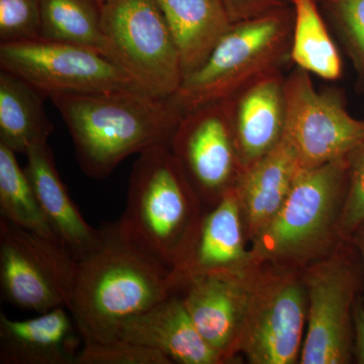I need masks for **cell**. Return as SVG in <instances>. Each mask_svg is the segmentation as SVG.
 I'll list each match as a JSON object with an SVG mask.
<instances>
[{"mask_svg":"<svg viewBox=\"0 0 364 364\" xmlns=\"http://www.w3.org/2000/svg\"><path fill=\"white\" fill-rule=\"evenodd\" d=\"M177 289L173 272L117 222L100 228L97 245L76 260L68 311L83 343L112 341L127 321Z\"/></svg>","mask_w":364,"mask_h":364,"instance_id":"1","label":"cell"},{"mask_svg":"<svg viewBox=\"0 0 364 364\" xmlns=\"http://www.w3.org/2000/svg\"><path fill=\"white\" fill-rule=\"evenodd\" d=\"M50 100L68 129L81 169L98 181L132 155L169 146L183 116L172 97L140 90Z\"/></svg>","mask_w":364,"mask_h":364,"instance_id":"2","label":"cell"},{"mask_svg":"<svg viewBox=\"0 0 364 364\" xmlns=\"http://www.w3.org/2000/svg\"><path fill=\"white\" fill-rule=\"evenodd\" d=\"M200 221L191 182L169 146L139 154L119 228L177 275L195 244Z\"/></svg>","mask_w":364,"mask_h":364,"instance_id":"3","label":"cell"},{"mask_svg":"<svg viewBox=\"0 0 364 364\" xmlns=\"http://www.w3.org/2000/svg\"><path fill=\"white\" fill-rule=\"evenodd\" d=\"M294 7L233 23L200 68L188 74L172 97L184 114L224 102L279 72L291 50Z\"/></svg>","mask_w":364,"mask_h":364,"instance_id":"4","label":"cell"},{"mask_svg":"<svg viewBox=\"0 0 364 364\" xmlns=\"http://www.w3.org/2000/svg\"><path fill=\"white\" fill-rule=\"evenodd\" d=\"M347 182V157L301 169L279 212L254 239V262L287 267L318 259L338 237Z\"/></svg>","mask_w":364,"mask_h":364,"instance_id":"5","label":"cell"},{"mask_svg":"<svg viewBox=\"0 0 364 364\" xmlns=\"http://www.w3.org/2000/svg\"><path fill=\"white\" fill-rule=\"evenodd\" d=\"M102 23L109 59L153 95L173 97L184 78L181 54L155 0H107Z\"/></svg>","mask_w":364,"mask_h":364,"instance_id":"6","label":"cell"},{"mask_svg":"<svg viewBox=\"0 0 364 364\" xmlns=\"http://www.w3.org/2000/svg\"><path fill=\"white\" fill-rule=\"evenodd\" d=\"M306 317L308 296L303 279L286 267H257L238 352L252 364L299 363Z\"/></svg>","mask_w":364,"mask_h":364,"instance_id":"7","label":"cell"},{"mask_svg":"<svg viewBox=\"0 0 364 364\" xmlns=\"http://www.w3.org/2000/svg\"><path fill=\"white\" fill-rule=\"evenodd\" d=\"M0 70L23 79L46 98L146 90L100 53L56 41L38 39L0 44Z\"/></svg>","mask_w":364,"mask_h":364,"instance_id":"8","label":"cell"},{"mask_svg":"<svg viewBox=\"0 0 364 364\" xmlns=\"http://www.w3.org/2000/svg\"><path fill=\"white\" fill-rule=\"evenodd\" d=\"M76 260L63 246L0 218L2 298L21 310L68 309Z\"/></svg>","mask_w":364,"mask_h":364,"instance_id":"9","label":"cell"},{"mask_svg":"<svg viewBox=\"0 0 364 364\" xmlns=\"http://www.w3.org/2000/svg\"><path fill=\"white\" fill-rule=\"evenodd\" d=\"M284 138L301 168L343 159L364 141V121L347 112L337 92H318L309 72L298 68L284 79Z\"/></svg>","mask_w":364,"mask_h":364,"instance_id":"10","label":"cell"},{"mask_svg":"<svg viewBox=\"0 0 364 364\" xmlns=\"http://www.w3.org/2000/svg\"><path fill=\"white\" fill-rule=\"evenodd\" d=\"M308 296L305 338L299 363L347 364L353 352L355 267L343 255L317 260L303 277Z\"/></svg>","mask_w":364,"mask_h":364,"instance_id":"11","label":"cell"},{"mask_svg":"<svg viewBox=\"0 0 364 364\" xmlns=\"http://www.w3.org/2000/svg\"><path fill=\"white\" fill-rule=\"evenodd\" d=\"M191 184L215 203L238 176L233 134L221 102L186 112L169 145Z\"/></svg>","mask_w":364,"mask_h":364,"instance_id":"12","label":"cell"},{"mask_svg":"<svg viewBox=\"0 0 364 364\" xmlns=\"http://www.w3.org/2000/svg\"><path fill=\"white\" fill-rule=\"evenodd\" d=\"M258 265L254 263L238 269L196 273L179 282L177 291L181 289L179 294L196 329L224 363L238 352Z\"/></svg>","mask_w":364,"mask_h":364,"instance_id":"13","label":"cell"},{"mask_svg":"<svg viewBox=\"0 0 364 364\" xmlns=\"http://www.w3.org/2000/svg\"><path fill=\"white\" fill-rule=\"evenodd\" d=\"M221 104L233 134L240 171L282 141L286 127V97L284 79L279 72L255 81Z\"/></svg>","mask_w":364,"mask_h":364,"instance_id":"14","label":"cell"},{"mask_svg":"<svg viewBox=\"0 0 364 364\" xmlns=\"http://www.w3.org/2000/svg\"><path fill=\"white\" fill-rule=\"evenodd\" d=\"M81 341L75 321L64 306L26 320L0 314L1 364H73Z\"/></svg>","mask_w":364,"mask_h":364,"instance_id":"15","label":"cell"},{"mask_svg":"<svg viewBox=\"0 0 364 364\" xmlns=\"http://www.w3.org/2000/svg\"><path fill=\"white\" fill-rule=\"evenodd\" d=\"M119 338L162 352L173 363H225L196 329L177 291L127 321Z\"/></svg>","mask_w":364,"mask_h":364,"instance_id":"16","label":"cell"},{"mask_svg":"<svg viewBox=\"0 0 364 364\" xmlns=\"http://www.w3.org/2000/svg\"><path fill=\"white\" fill-rule=\"evenodd\" d=\"M301 169L293 148L282 136L267 154L239 172L234 186L251 240L274 219Z\"/></svg>","mask_w":364,"mask_h":364,"instance_id":"17","label":"cell"},{"mask_svg":"<svg viewBox=\"0 0 364 364\" xmlns=\"http://www.w3.org/2000/svg\"><path fill=\"white\" fill-rule=\"evenodd\" d=\"M25 155L23 169L46 218L63 247L79 259L97 245L100 229L91 227L72 200L48 143L33 146Z\"/></svg>","mask_w":364,"mask_h":364,"instance_id":"18","label":"cell"},{"mask_svg":"<svg viewBox=\"0 0 364 364\" xmlns=\"http://www.w3.org/2000/svg\"><path fill=\"white\" fill-rule=\"evenodd\" d=\"M243 215L235 186L225 191L200 221L198 235L183 269V277L196 273L225 272L254 264L250 251L244 243Z\"/></svg>","mask_w":364,"mask_h":364,"instance_id":"19","label":"cell"},{"mask_svg":"<svg viewBox=\"0 0 364 364\" xmlns=\"http://www.w3.org/2000/svg\"><path fill=\"white\" fill-rule=\"evenodd\" d=\"M181 54L184 77L200 68L232 28L222 0H155Z\"/></svg>","mask_w":364,"mask_h":364,"instance_id":"20","label":"cell"},{"mask_svg":"<svg viewBox=\"0 0 364 364\" xmlns=\"http://www.w3.org/2000/svg\"><path fill=\"white\" fill-rule=\"evenodd\" d=\"M44 95L14 74L0 70V144L16 154L48 142L54 124L46 112Z\"/></svg>","mask_w":364,"mask_h":364,"instance_id":"21","label":"cell"},{"mask_svg":"<svg viewBox=\"0 0 364 364\" xmlns=\"http://www.w3.org/2000/svg\"><path fill=\"white\" fill-rule=\"evenodd\" d=\"M294 21L289 57L298 68L326 80L342 74L341 57L321 16L316 0H291Z\"/></svg>","mask_w":364,"mask_h":364,"instance_id":"22","label":"cell"},{"mask_svg":"<svg viewBox=\"0 0 364 364\" xmlns=\"http://www.w3.org/2000/svg\"><path fill=\"white\" fill-rule=\"evenodd\" d=\"M41 39L90 48L109 59L97 0H42Z\"/></svg>","mask_w":364,"mask_h":364,"instance_id":"23","label":"cell"},{"mask_svg":"<svg viewBox=\"0 0 364 364\" xmlns=\"http://www.w3.org/2000/svg\"><path fill=\"white\" fill-rule=\"evenodd\" d=\"M0 218L62 245L43 212L25 169L18 165L16 153L4 144H0Z\"/></svg>","mask_w":364,"mask_h":364,"instance_id":"24","label":"cell"},{"mask_svg":"<svg viewBox=\"0 0 364 364\" xmlns=\"http://www.w3.org/2000/svg\"><path fill=\"white\" fill-rule=\"evenodd\" d=\"M162 352L124 339L85 343L73 364H172Z\"/></svg>","mask_w":364,"mask_h":364,"instance_id":"25","label":"cell"},{"mask_svg":"<svg viewBox=\"0 0 364 364\" xmlns=\"http://www.w3.org/2000/svg\"><path fill=\"white\" fill-rule=\"evenodd\" d=\"M325 6L364 83V0H326Z\"/></svg>","mask_w":364,"mask_h":364,"instance_id":"26","label":"cell"},{"mask_svg":"<svg viewBox=\"0 0 364 364\" xmlns=\"http://www.w3.org/2000/svg\"><path fill=\"white\" fill-rule=\"evenodd\" d=\"M42 0H0V44L41 39Z\"/></svg>","mask_w":364,"mask_h":364,"instance_id":"27","label":"cell"},{"mask_svg":"<svg viewBox=\"0 0 364 364\" xmlns=\"http://www.w3.org/2000/svg\"><path fill=\"white\" fill-rule=\"evenodd\" d=\"M347 159L348 182L337 225V234L345 240L350 239L352 234L364 223V141L352 151Z\"/></svg>","mask_w":364,"mask_h":364,"instance_id":"28","label":"cell"},{"mask_svg":"<svg viewBox=\"0 0 364 364\" xmlns=\"http://www.w3.org/2000/svg\"><path fill=\"white\" fill-rule=\"evenodd\" d=\"M233 23L293 6L291 0H222Z\"/></svg>","mask_w":364,"mask_h":364,"instance_id":"29","label":"cell"},{"mask_svg":"<svg viewBox=\"0 0 364 364\" xmlns=\"http://www.w3.org/2000/svg\"><path fill=\"white\" fill-rule=\"evenodd\" d=\"M353 352L358 363L364 364V304L356 299L353 309Z\"/></svg>","mask_w":364,"mask_h":364,"instance_id":"30","label":"cell"},{"mask_svg":"<svg viewBox=\"0 0 364 364\" xmlns=\"http://www.w3.org/2000/svg\"><path fill=\"white\" fill-rule=\"evenodd\" d=\"M350 239L352 243L354 244V246L358 248L359 253H360L361 258H363L364 263V223L352 234Z\"/></svg>","mask_w":364,"mask_h":364,"instance_id":"31","label":"cell"},{"mask_svg":"<svg viewBox=\"0 0 364 364\" xmlns=\"http://www.w3.org/2000/svg\"><path fill=\"white\" fill-rule=\"evenodd\" d=\"M105 1H107V0H97L98 4H100V6H102V4H104Z\"/></svg>","mask_w":364,"mask_h":364,"instance_id":"32","label":"cell"}]
</instances>
